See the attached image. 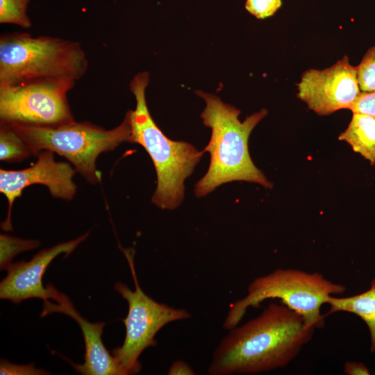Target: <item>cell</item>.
<instances>
[{
    "label": "cell",
    "instance_id": "cell-5",
    "mask_svg": "<svg viewBox=\"0 0 375 375\" xmlns=\"http://www.w3.org/2000/svg\"><path fill=\"white\" fill-rule=\"evenodd\" d=\"M345 290L344 285L328 280L320 273L278 268L249 284L246 296L233 304L223 326L226 330L236 326L249 308L258 307L268 299H278L299 313L309 328H323L325 316L321 313L322 305L328 295Z\"/></svg>",
    "mask_w": 375,
    "mask_h": 375
},
{
    "label": "cell",
    "instance_id": "cell-21",
    "mask_svg": "<svg viewBox=\"0 0 375 375\" xmlns=\"http://www.w3.org/2000/svg\"><path fill=\"white\" fill-rule=\"evenodd\" d=\"M350 110L353 113L365 114L375 117V90L361 91Z\"/></svg>",
    "mask_w": 375,
    "mask_h": 375
},
{
    "label": "cell",
    "instance_id": "cell-2",
    "mask_svg": "<svg viewBox=\"0 0 375 375\" xmlns=\"http://www.w3.org/2000/svg\"><path fill=\"white\" fill-rule=\"evenodd\" d=\"M196 93L206 102L201 114L203 124L211 129L210 140L203 151L209 153L210 164L206 174L195 185L196 196L204 197L217 187L236 181L272 188V183L253 162L248 147L251 131L267 115V110L261 109L241 122L240 110L215 94L202 91Z\"/></svg>",
    "mask_w": 375,
    "mask_h": 375
},
{
    "label": "cell",
    "instance_id": "cell-6",
    "mask_svg": "<svg viewBox=\"0 0 375 375\" xmlns=\"http://www.w3.org/2000/svg\"><path fill=\"white\" fill-rule=\"evenodd\" d=\"M11 126L26 142L33 155L48 150L63 156L92 185L101 180L96 167L98 156L114 150L122 143H132L127 112L122 123L112 129H105L88 122L76 121L53 126Z\"/></svg>",
    "mask_w": 375,
    "mask_h": 375
},
{
    "label": "cell",
    "instance_id": "cell-12",
    "mask_svg": "<svg viewBox=\"0 0 375 375\" xmlns=\"http://www.w3.org/2000/svg\"><path fill=\"white\" fill-rule=\"evenodd\" d=\"M52 302L44 301L41 315L53 312L63 313L73 318L82 332L85 347L84 362L73 364L74 369L84 375H125L113 355L107 350L102 340L105 322L92 323L81 316L69 299L56 290Z\"/></svg>",
    "mask_w": 375,
    "mask_h": 375
},
{
    "label": "cell",
    "instance_id": "cell-11",
    "mask_svg": "<svg viewBox=\"0 0 375 375\" xmlns=\"http://www.w3.org/2000/svg\"><path fill=\"white\" fill-rule=\"evenodd\" d=\"M89 232L37 253L30 260L12 262L6 270L7 276L0 283V298L19 303L24 300L38 298L43 301L52 299L56 288L43 286V276L53 260L60 254L69 256L87 239Z\"/></svg>",
    "mask_w": 375,
    "mask_h": 375
},
{
    "label": "cell",
    "instance_id": "cell-19",
    "mask_svg": "<svg viewBox=\"0 0 375 375\" xmlns=\"http://www.w3.org/2000/svg\"><path fill=\"white\" fill-rule=\"evenodd\" d=\"M281 0H246L245 9L258 19L273 16L281 7Z\"/></svg>",
    "mask_w": 375,
    "mask_h": 375
},
{
    "label": "cell",
    "instance_id": "cell-16",
    "mask_svg": "<svg viewBox=\"0 0 375 375\" xmlns=\"http://www.w3.org/2000/svg\"><path fill=\"white\" fill-rule=\"evenodd\" d=\"M31 0H0V23L18 26L23 28L32 26L27 10Z\"/></svg>",
    "mask_w": 375,
    "mask_h": 375
},
{
    "label": "cell",
    "instance_id": "cell-1",
    "mask_svg": "<svg viewBox=\"0 0 375 375\" xmlns=\"http://www.w3.org/2000/svg\"><path fill=\"white\" fill-rule=\"evenodd\" d=\"M315 330L284 303H270L258 316L228 330L212 354L208 373L251 374L283 368L311 340Z\"/></svg>",
    "mask_w": 375,
    "mask_h": 375
},
{
    "label": "cell",
    "instance_id": "cell-22",
    "mask_svg": "<svg viewBox=\"0 0 375 375\" xmlns=\"http://www.w3.org/2000/svg\"><path fill=\"white\" fill-rule=\"evenodd\" d=\"M169 375H192L195 374L194 369L183 360H176L169 367Z\"/></svg>",
    "mask_w": 375,
    "mask_h": 375
},
{
    "label": "cell",
    "instance_id": "cell-10",
    "mask_svg": "<svg viewBox=\"0 0 375 375\" xmlns=\"http://www.w3.org/2000/svg\"><path fill=\"white\" fill-rule=\"evenodd\" d=\"M36 156L37 161L28 168L0 169V192L6 197L8 206L6 218L1 224L5 231L12 230V206L24 188L35 184L43 185L53 197L67 201L76 193V185L73 181L76 169L67 162H56L51 151L43 150Z\"/></svg>",
    "mask_w": 375,
    "mask_h": 375
},
{
    "label": "cell",
    "instance_id": "cell-17",
    "mask_svg": "<svg viewBox=\"0 0 375 375\" xmlns=\"http://www.w3.org/2000/svg\"><path fill=\"white\" fill-rule=\"evenodd\" d=\"M40 243L37 240H25L6 234L0 235V268L6 269L13 258L23 251L34 249Z\"/></svg>",
    "mask_w": 375,
    "mask_h": 375
},
{
    "label": "cell",
    "instance_id": "cell-14",
    "mask_svg": "<svg viewBox=\"0 0 375 375\" xmlns=\"http://www.w3.org/2000/svg\"><path fill=\"white\" fill-rule=\"evenodd\" d=\"M338 139L347 142L372 165L375 164V117L353 113L347 128Z\"/></svg>",
    "mask_w": 375,
    "mask_h": 375
},
{
    "label": "cell",
    "instance_id": "cell-3",
    "mask_svg": "<svg viewBox=\"0 0 375 375\" xmlns=\"http://www.w3.org/2000/svg\"><path fill=\"white\" fill-rule=\"evenodd\" d=\"M149 74L139 72L130 82L135 99L128 115L132 143L140 144L149 155L157 174L152 203L162 210H174L184 198V182L193 172L203 153L192 144L168 138L155 123L146 101Z\"/></svg>",
    "mask_w": 375,
    "mask_h": 375
},
{
    "label": "cell",
    "instance_id": "cell-15",
    "mask_svg": "<svg viewBox=\"0 0 375 375\" xmlns=\"http://www.w3.org/2000/svg\"><path fill=\"white\" fill-rule=\"evenodd\" d=\"M31 155L33 154L30 148L12 126L0 124V160L1 161L19 162Z\"/></svg>",
    "mask_w": 375,
    "mask_h": 375
},
{
    "label": "cell",
    "instance_id": "cell-13",
    "mask_svg": "<svg viewBox=\"0 0 375 375\" xmlns=\"http://www.w3.org/2000/svg\"><path fill=\"white\" fill-rule=\"evenodd\" d=\"M325 303L330 306L327 315L347 312L360 317L367 324L371 340L370 351L375 353V278L368 290L348 297L328 295Z\"/></svg>",
    "mask_w": 375,
    "mask_h": 375
},
{
    "label": "cell",
    "instance_id": "cell-9",
    "mask_svg": "<svg viewBox=\"0 0 375 375\" xmlns=\"http://www.w3.org/2000/svg\"><path fill=\"white\" fill-rule=\"evenodd\" d=\"M297 90V97L319 115L350 110L361 92L357 68L347 56L328 68L305 71Z\"/></svg>",
    "mask_w": 375,
    "mask_h": 375
},
{
    "label": "cell",
    "instance_id": "cell-18",
    "mask_svg": "<svg viewBox=\"0 0 375 375\" xmlns=\"http://www.w3.org/2000/svg\"><path fill=\"white\" fill-rule=\"evenodd\" d=\"M356 68L360 90H375V46L367 51Z\"/></svg>",
    "mask_w": 375,
    "mask_h": 375
},
{
    "label": "cell",
    "instance_id": "cell-8",
    "mask_svg": "<svg viewBox=\"0 0 375 375\" xmlns=\"http://www.w3.org/2000/svg\"><path fill=\"white\" fill-rule=\"evenodd\" d=\"M75 83L42 80L0 85V124L53 126L75 121L67 98Z\"/></svg>",
    "mask_w": 375,
    "mask_h": 375
},
{
    "label": "cell",
    "instance_id": "cell-23",
    "mask_svg": "<svg viewBox=\"0 0 375 375\" xmlns=\"http://www.w3.org/2000/svg\"><path fill=\"white\" fill-rule=\"evenodd\" d=\"M344 373L347 375H368L369 371L362 362L347 361L344 365Z\"/></svg>",
    "mask_w": 375,
    "mask_h": 375
},
{
    "label": "cell",
    "instance_id": "cell-20",
    "mask_svg": "<svg viewBox=\"0 0 375 375\" xmlns=\"http://www.w3.org/2000/svg\"><path fill=\"white\" fill-rule=\"evenodd\" d=\"M47 371L36 368L33 363L28 365H17L5 359H1V375H44L49 374Z\"/></svg>",
    "mask_w": 375,
    "mask_h": 375
},
{
    "label": "cell",
    "instance_id": "cell-7",
    "mask_svg": "<svg viewBox=\"0 0 375 375\" xmlns=\"http://www.w3.org/2000/svg\"><path fill=\"white\" fill-rule=\"evenodd\" d=\"M131 269L135 288L131 290L122 282L115 283V290L128 303V313L123 322L126 335L120 347L112 350V353L125 375L134 374L141 369L138 358L147 347L156 344V333L166 324L188 319L190 313L183 308H175L158 303L141 289L133 262V251L123 249Z\"/></svg>",
    "mask_w": 375,
    "mask_h": 375
},
{
    "label": "cell",
    "instance_id": "cell-4",
    "mask_svg": "<svg viewBox=\"0 0 375 375\" xmlns=\"http://www.w3.org/2000/svg\"><path fill=\"white\" fill-rule=\"evenodd\" d=\"M88 68L86 54L76 41L17 32L0 37V85L42 80L76 82Z\"/></svg>",
    "mask_w": 375,
    "mask_h": 375
}]
</instances>
